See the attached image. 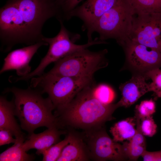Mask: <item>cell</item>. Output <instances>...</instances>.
<instances>
[{
    "instance_id": "21",
    "label": "cell",
    "mask_w": 161,
    "mask_h": 161,
    "mask_svg": "<svg viewBox=\"0 0 161 161\" xmlns=\"http://www.w3.org/2000/svg\"><path fill=\"white\" fill-rule=\"evenodd\" d=\"M92 93L96 98L106 104L112 103L115 97V93L113 89L104 84L97 86L95 84L93 87Z\"/></svg>"
},
{
    "instance_id": "23",
    "label": "cell",
    "mask_w": 161,
    "mask_h": 161,
    "mask_svg": "<svg viewBox=\"0 0 161 161\" xmlns=\"http://www.w3.org/2000/svg\"><path fill=\"white\" fill-rule=\"evenodd\" d=\"M145 75L152 82L149 83L150 92H153L154 100L161 98V69L160 68L151 70Z\"/></svg>"
},
{
    "instance_id": "16",
    "label": "cell",
    "mask_w": 161,
    "mask_h": 161,
    "mask_svg": "<svg viewBox=\"0 0 161 161\" xmlns=\"http://www.w3.org/2000/svg\"><path fill=\"white\" fill-rule=\"evenodd\" d=\"M15 105L14 100L9 101L5 97H0V129L10 131L17 141H24V134L21 130L14 116Z\"/></svg>"
},
{
    "instance_id": "11",
    "label": "cell",
    "mask_w": 161,
    "mask_h": 161,
    "mask_svg": "<svg viewBox=\"0 0 161 161\" xmlns=\"http://www.w3.org/2000/svg\"><path fill=\"white\" fill-rule=\"evenodd\" d=\"M44 42L17 49L10 52L4 59L0 74L10 70H15L18 77L25 75L31 72L30 63L39 48L43 46H47Z\"/></svg>"
},
{
    "instance_id": "10",
    "label": "cell",
    "mask_w": 161,
    "mask_h": 161,
    "mask_svg": "<svg viewBox=\"0 0 161 161\" xmlns=\"http://www.w3.org/2000/svg\"><path fill=\"white\" fill-rule=\"evenodd\" d=\"M121 46L125 50L126 63L135 73L145 75L161 67V52L129 39Z\"/></svg>"
},
{
    "instance_id": "18",
    "label": "cell",
    "mask_w": 161,
    "mask_h": 161,
    "mask_svg": "<svg viewBox=\"0 0 161 161\" xmlns=\"http://www.w3.org/2000/svg\"><path fill=\"white\" fill-rule=\"evenodd\" d=\"M136 120L134 116L127 118L116 123L110 130L113 140L117 142L129 140L136 133Z\"/></svg>"
},
{
    "instance_id": "26",
    "label": "cell",
    "mask_w": 161,
    "mask_h": 161,
    "mask_svg": "<svg viewBox=\"0 0 161 161\" xmlns=\"http://www.w3.org/2000/svg\"><path fill=\"white\" fill-rule=\"evenodd\" d=\"M140 128L144 136L152 137L157 133V126L152 116L140 120Z\"/></svg>"
},
{
    "instance_id": "17",
    "label": "cell",
    "mask_w": 161,
    "mask_h": 161,
    "mask_svg": "<svg viewBox=\"0 0 161 161\" xmlns=\"http://www.w3.org/2000/svg\"><path fill=\"white\" fill-rule=\"evenodd\" d=\"M136 132L134 135L123 144L125 154L128 159L132 160H137L146 150V142L144 136L143 134L140 126V120L136 118Z\"/></svg>"
},
{
    "instance_id": "8",
    "label": "cell",
    "mask_w": 161,
    "mask_h": 161,
    "mask_svg": "<svg viewBox=\"0 0 161 161\" xmlns=\"http://www.w3.org/2000/svg\"><path fill=\"white\" fill-rule=\"evenodd\" d=\"M134 12L129 39L161 52V12Z\"/></svg>"
},
{
    "instance_id": "12",
    "label": "cell",
    "mask_w": 161,
    "mask_h": 161,
    "mask_svg": "<svg viewBox=\"0 0 161 161\" xmlns=\"http://www.w3.org/2000/svg\"><path fill=\"white\" fill-rule=\"evenodd\" d=\"M119 0H87L71 13L70 18L75 17L83 22L82 28L87 32L103 14L113 7Z\"/></svg>"
},
{
    "instance_id": "25",
    "label": "cell",
    "mask_w": 161,
    "mask_h": 161,
    "mask_svg": "<svg viewBox=\"0 0 161 161\" xmlns=\"http://www.w3.org/2000/svg\"><path fill=\"white\" fill-rule=\"evenodd\" d=\"M156 108L155 103L153 99L142 101L135 106L134 117L141 120L152 116L156 112Z\"/></svg>"
},
{
    "instance_id": "9",
    "label": "cell",
    "mask_w": 161,
    "mask_h": 161,
    "mask_svg": "<svg viewBox=\"0 0 161 161\" xmlns=\"http://www.w3.org/2000/svg\"><path fill=\"white\" fill-rule=\"evenodd\" d=\"M83 137L90 159L94 161H123L128 159L123 145L113 140L104 127L84 131Z\"/></svg>"
},
{
    "instance_id": "24",
    "label": "cell",
    "mask_w": 161,
    "mask_h": 161,
    "mask_svg": "<svg viewBox=\"0 0 161 161\" xmlns=\"http://www.w3.org/2000/svg\"><path fill=\"white\" fill-rule=\"evenodd\" d=\"M83 0H57L60 13L59 21L70 19V15L77 5Z\"/></svg>"
},
{
    "instance_id": "5",
    "label": "cell",
    "mask_w": 161,
    "mask_h": 161,
    "mask_svg": "<svg viewBox=\"0 0 161 161\" xmlns=\"http://www.w3.org/2000/svg\"><path fill=\"white\" fill-rule=\"evenodd\" d=\"M30 86L47 93L55 110L67 105L85 87L95 83L93 79L64 76L44 73L31 79Z\"/></svg>"
},
{
    "instance_id": "13",
    "label": "cell",
    "mask_w": 161,
    "mask_h": 161,
    "mask_svg": "<svg viewBox=\"0 0 161 161\" xmlns=\"http://www.w3.org/2000/svg\"><path fill=\"white\" fill-rule=\"evenodd\" d=\"M143 74L134 73L128 81L119 86L122 97L118 102L120 107L127 108L134 104L142 96L150 92L149 83Z\"/></svg>"
},
{
    "instance_id": "22",
    "label": "cell",
    "mask_w": 161,
    "mask_h": 161,
    "mask_svg": "<svg viewBox=\"0 0 161 161\" xmlns=\"http://www.w3.org/2000/svg\"><path fill=\"white\" fill-rule=\"evenodd\" d=\"M70 140V136L68 133L63 140L42 151L41 154L43 155L42 161H57L63 148L69 143Z\"/></svg>"
},
{
    "instance_id": "3",
    "label": "cell",
    "mask_w": 161,
    "mask_h": 161,
    "mask_svg": "<svg viewBox=\"0 0 161 161\" xmlns=\"http://www.w3.org/2000/svg\"><path fill=\"white\" fill-rule=\"evenodd\" d=\"M4 92L13 94L15 115L22 129L29 135L40 127L60 129L57 118L52 113L55 109L51 100L48 97L44 98L37 89L30 86L25 89L13 86L6 88Z\"/></svg>"
},
{
    "instance_id": "19",
    "label": "cell",
    "mask_w": 161,
    "mask_h": 161,
    "mask_svg": "<svg viewBox=\"0 0 161 161\" xmlns=\"http://www.w3.org/2000/svg\"><path fill=\"white\" fill-rule=\"evenodd\" d=\"M24 141H17L0 154V161H28L34 159L32 155L27 154L22 147Z\"/></svg>"
},
{
    "instance_id": "6",
    "label": "cell",
    "mask_w": 161,
    "mask_h": 161,
    "mask_svg": "<svg viewBox=\"0 0 161 161\" xmlns=\"http://www.w3.org/2000/svg\"><path fill=\"white\" fill-rule=\"evenodd\" d=\"M106 49L98 52L87 48L74 52L55 62L47 73L57 75L93 79L94 73L106 67L108 62Z\"/></svg>"
},
{
    "instance_id": "15",
    "label": "cell",
    "mask_w": 161,
    "mask_h": 161,
    "mask_svg": "<svg viewBox=\"0 0 161 161\" xmlns=\"http://www.w3.org/2000/svg\"><path fill=\"white\" fill-rule=\"evenodd\" d=\"M69 143L64 147L57 161H87L90 160L89 151L83 137L73 131L69 133Z\"/></svg>"
},
{
    "instance_id": "20",
    "label": "cell",
    "mask_w": 161,
    "mask_h": 161,
    "mask_svg": "<svg viewBox=\"0 0 161 161\" xmlns=\"http://www.w3.org/2000/svg\"><path fill=\"white\" fill-rule=\"evenodd\" d=\"M134 11L161 12V2L158 0H127Z\"/></svg>"
},
{
    "instance_id": "7",
    "label": "cell",
    "mask_w": 161,
    "mask_h": 161,
    "mask_svg": "<svg viewBox=\"0 0 161 161\" xmlns=\"http://www.w3.org/2000/svg\"><path fill=\"white\" fill-rule=\"evenodd\" d=\"M59 22L60 30L56 36L50 38L44 36L43 38V41L49 45V48L46 55L37 68L28 74L20 77V80L28 81L34 77L41 75L44 73L46 68L51 63H55L76 51L87 48L94 45L106 44V41L96 38L85 44H76L75 43L79 39L80 35L68 31L64 26L63 22L60 21Z\"/></svg>"
},
{
    "instance_id": "4",
    "label": "cell",
    "mask_w": 161,
    "mask_h": 161,
    "mask_svg": "<svg viewBox=\"0 0 161 161\" xmlns=\"http://www.w3.org/2000/svg\"><path fill=\"white\" fill-rule=\"evenodd\" d=\"M134 10L127 0H119L101 16L87 32L88 42L93 41L92 34L97 32L103 41L115 39L122 46L129 39Z\"/></svg>"
},
{
    "instance_id": "27",
    "label": "cell",
    "mask_w": 161,
    "mask_h": 161,
    "mask_svg": "<svg viewBox=\"0 0 161 161\" xmlns=\"http://www.w3.org/2000/svg\"><path fill=\"white\" fill-rule=\"evenodd\" d=\"M14 136L9 130L4 129H0V146L11 143H14L17 140L13 137Z\"/></svg>"
},
{
    "instance_id": "1",
    "label": "cell",
    "mask_w": 161,
    "mask_h": 161,
    "mask_svg": "<svg viewBox=\"0 0 161 161\" xmlns=\"http://www.w3.org/2000/svg\"><path fill=\"white\" fill-rule=\"evenodd\" d=\"M59 15L56 0H10L0 10L1 50L7 52L17 44L43 41L44 23Z\"/></svg>"
},
{
    "instance_id": "28",
    "label": "cell",
    "mask_w": 161,
    "mask_h": 161,
    "mask_svg": "<svg viewBox=\"0 0 161 161\" xmlns=\"http://www.w3.org/2000/svg\"><path fill=\"white\" fill-rule=\"evenodd\" d=\"M141 156L144 161H161V150L151 152L146 150Z\"/></svg>"
},
{
    "instance_id": "14",
    "label": "cell",
    "mask_w": 161,
    "mask_h": 161,
    "mask_svg": "<svg viewBox=\"0 0 161 161\" xmlns=\"http://www.w3.org/2000/svg\"><path fill=\"white\" fill-rule=\"evenodd\" d=\"M59 129L57 127L48 128L40 133H33L29 135L27 140L23 143V148L27 152L35 149L36 154H40L42 151L60 141V136L65 132Z\"/></svg>"
},
{
    "instance_id": "2",
    "label": "cell",
    "mask_w": 161,
    "mask_h": 161,
    "mask_svg": "<svg viewBox=\"0 0 161 161\" xmlns=\"http://www.w3.org/2000/svg\"><path fill=\"white\" fill-rule=\"evenodd\" d=\"M95 85L85 87L66 106L55 110L54 115L61 129L90 130L104 126L106 122L114 119L112 114L120 107L119 103L106 104L99 101L93 94Z\"/></svg>"
},
{
    "instance_id": "29",
    "label": "cell",
    "mask_w": 161,
    "mask_h": 161,
    "mask_svg": "<svg viewBox=\"0 0 161 161\" xmlns=\"http://www.w3.org/2000/svg\"><path fill=\"white\" fill-rule=\"evenodd\" d=\"M158 0L161 2V0Z\"/></svg>"
}]
</instances>
